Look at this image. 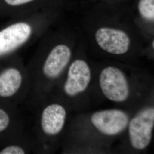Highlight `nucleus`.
<instances>
[{
    "label": "nucleus",
    "mask_w": 154,
    "mask_h": 154,
    "mask_svg": "<svg viewBox=\"0 0 154 154\" xmlns=\"http://www.w3.org/2000/svg\"><path fill=\"white\" fill-rule=\"evenodd\" d=\"M25 17L13 18V22L0 30V57L13 53L30 38L33 25Z\"/></svg>",
    "instance_id": "1"
},
{
    "label": "nucleus",
    "mask_w": 154,
    "mask_h": 154,
    "mask_svg": "<svg viewBox=\"0 0 154 154\" xmlns=\"http://www.w3.org/2000/svg\"><path fill=\"white\" fill-rule=\"evenodd\" d=\"M99 86L108 99L114 102H123L128 98L130 89L125 73L114 66H107L100 73Z\"/></svg>",
    "instance_id": "3"
},
{
    "label": "nucleus",
    "mask_w": 154,
    "mask_h": 154,
    "mask_svg": "<svg viewBox=\"0 0 154 154\" xmlns=\"http://www.w3.org/2000/svg\"><path fill=\"white\" fill-rule=\"evenodd\" d=\"M66 110L63 106L54 103L45 109L41 116V127L48 135L54 136L61 132L66 122Z\"/></svg>",
    "instance_id": "8"
},
{
    "label": "nucleus",
    "mask_w": 154,
    "mask_h": 154,
    "mask_svg": "<svg viewBox=\"0 0 154 154\" xmlns=\"http://www.w3.org/2000/svg\"><path fill=\"white\" fill-rule=\"evenodd\" d=\"M24 150L16 146L7 147L0 151V154H24Z\"/></svg>",
    "instance_id": "13"
},
{
    "label": "nucleus",
    "mask_w": 154,
    "mask_h": 154,
    "mask_svg": "<svg viewBox=\"0 0 154 154\" xmlns=\"http://www.w3.org/2000/svg\"><path fill=\"white\" fill-rule=\"evenodd\" d=\"M95 39L100 49L114 55H123L128 51L131 40L123 30L111 27H101L95 33Z\"/></svg>",
    "instance_id": "5"
},
{
    "label": "nucleus",
    "mask_w": 154,
    "mask_h": 154,
    "mask_svg": "<svg viewBox=\"0 0 154 154\" xmlns=\"http://www.w3.org/2000/svg\"><path fill=\"white\" fill-rule=\"evenodd\" d=\"M22 75L16 69H9L0 74V97H10L16 93L22 83Z\"/></svg>",
    "instance_id": "10"
},
{
    "label": "nucleus",
    "mask_w": 154,
    "mask_h": 154,
    "mask_svg": "<svg viewBox=\"0 0 154 154\" xmlns=\"http://www.w3.org/2000/svg\"><path fill=\"white\" fill-rule=\"evenodd\" d=\"M152 48H153V49H154V41H152Z\"/></svg>",
    "instance_id": "14"
},
{
    "label": "nucleus",
    "mask_w": 154,
    "mask_h": 154,
    "mask_svg": "<svg viewBox=\"0 0 154 154\" xmlns=\"http://www.w3.org/2000/svg\"><path fill=\"white\" fill-rule=\"evenodd\" d=\"M9 123V117L5 111L0 109V132L5 130Z\"/></svg>",
    "instance_id": "12"
},
{
    "label": "nucleus",
    "mask_w": 154,
    "mask_h": 154,
    "mask_svg": "<svg viewBox=\"0 0 154 154\" xmlns=\"http://www.w3.org/2000/svg\"><path fill=\"white\" fill-rule=\"evenodd\" d=\"M138 12L141 17L149 22L154 21V0H139Z\"/></svg>",
    "instance_id": "11"
},
{
    "label": "nucleus",
    "mask_w": 154,
    "mask_h": 154,
    "mask_svg": "<svg viewBox=\"0 0 154 154\" xmlns=\"http://www.w3.org/2000/svg\"><path fill=\"white\" fill-rule=\"evenodd\" d=\"M72 57L70 48L65 44L55 45L48 55L43 66V72L48 78H56L69 64Z\"/></svg>",
    "instance_id": "7"
},
{
    "label": "nucleus",
    "mask_w": 154,
    "mask_h": 154,
    "mask_svg": "<svg viewBox=\"0 0 154 154\" xmlns=\"http://www.w3.org/2000/svg\"><path fill=\"white\" fill-rule=\"evenodd\" d=\"M45 0H0V18L26 16L30 15L35 7Z\"/></svg>",
    "instance_id": "9"
},
{
    "label": "nucleus",
    "mask_w": 154,
    "mask_h": 154,
    "mask_svg": "<svg viewBox=\"0 0 154 154\" xmlns=\"http://www.w3.org/2000/svg\"><path fill=\"white\" fill-rule=\"evenodd\" d=\"M130 142L133 149L143 150L151 143L154 127V107L149 106L140 110L128 125Z\"/></svg>",
    "instance_id": "2"
},
{
    "label": "nucleus",
    "mask_w": 154,
    "mask_h": 154,
    "mask_svg": "<svg viewBox=\"0 0 154 154\" xmlns=\"http://www.w3.org/2000/svg\"><path fill=\"white\" fill-rule=\"evenodd\" d=\"M129 121L127 113L119 109L100 110L90 117L94 127L106 136H116L122 133L128 126Z\"/></svg>",
    "instance_id": "4"
},
{
    "label": "nucleus",
    "mask_w": 154,
    "mask_h": 154,
    "mask_svg": "<svg viewBox=\"0 0 154 154\" xmlns=\"http://www.w3.org/2000/svg\"><path fill=\"white\" fill-rule=\"evenodd\" d=\"M91 79V72L88 63L81 59L73 61L63 85L65 93L71 97L82 93L88 88Z\"/></svg>",
    "instance_id": "6"
}]
</instances>
